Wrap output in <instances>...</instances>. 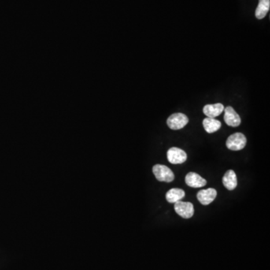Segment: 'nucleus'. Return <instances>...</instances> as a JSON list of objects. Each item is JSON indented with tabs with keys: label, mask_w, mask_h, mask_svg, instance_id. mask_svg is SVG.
I'll return each instance as SVG.
<instances>
[{
	"label": "nucleus",
	"mask_w": 270,
	"mask_h": 270,
	"mask_svg": "<svg viewBox=\"0 0 270 270\" xmlns=\"http://www.w3.org/2000/svg\"><path fill=\"white\" fill-rule=\"evenodd\" d=\"M222 182L227 190H234L237 186V177L235 172L233 170L227 171L223 176Z\"/></svg>",
	"instance_id": "nucleus-10"
},
{
	"label": "nucleus",
	"mask_w": 270,
	"mask_h": 270,
	"mask_svg": "<svg viewBox=\"0 0 270 270\" xmlns=\"http://www.w3.org/2000/svg\"><path fill=\"white\" fill-rule=\"evenodd\" d=\"M203 126L206 132L212 134L220 129L222 127V123L214 118L206 117L203 121Z\"/></svg>",
	"instance_id": "nucleus-11"
},
{
	"label": "nucleus",
	"mask_w": 270,
	"mask_h": 270,
	"mask_svg": "<svg viewBox=\"0 0 270 270\" xmlns=\"http://www.w3.org/2000/svg\"><path fill=\"white\" fill-rule=\"evenodd\" d=\"M224 110V105L221 103H217L214 105H205L203 109V112L207 117L215 118L222 114Z\"/></svg>",
	"instance_id": "nucleus-9"
},
{
	"label": "nucleus",
	"mask_w": 270,
	"mask_h": 270,
	"mask_svg": "<svg viewBox=\"0 0 270 270\" xmlns=\"http://www.w3.org/2000/svg\"><path fill=\"white\" fill-rule=\"evenodd\" d=\"M168 161L173 164L184 163L187 159V154L182 149L177 147H172L167 153Z\"/></svg>",
	"instance_id": "nucleus-5"
},
{
	"label": "nucleus",
	"mask_w": 270,
	"mask_h": 270,
	"mask_svg": "<svg viewBox=\"0 0 270 270\" xmlns=\"http://www.w3.org/2000/svg\"><path fill=\"white\" fill-rule=\"evenodd\" d=\"M153 172L157 180L159 182H171L174 181V173L167 166L156 164L153 166Z\"/></svg>",
	"instance_id": "nucleus-2"
},
{
	"label": "nucleus",
	"mask_w": 270,
	"mask_h": 270,
	"mask_svg": "<svg viewBox=\"0 0 270 270\" xmlns=\"http://www.w3.org/2000/svg\"><path fill=\"white\" fill-rule=\"evenodd\" d=\"M224 119L226 124L231 127H237L241 124V118L232 107L224 108Z\"/></svg>",
	"instance_id": "nucleus-6"
},
{
	"label": "nucleus",
	"mask_w": 270,
	"mask_h": 270,
	"mask_svg": "<svg viewBox=\"0 0 270 270\" xmlns=\"http://www.w3.org/2000/svg\"><path fill=\"white\" fill-rule=\"evenodd\" d=\"M174 209L176 213L183 219H191L194 216V206L191 203L177 201L174 204Z\"/></svg>",
	"instance_id": "nucleus-4"
},
{
	"label": "nucleus",
	"mask_w": 270,
	"mask_h": 270,
	"mask_svg": "<svg viewBox=\"0 0 270 270\" xmlns=\"http://www.w3.org/2000/svg\"><path fill=\"white\" fill-rule=\"evenodd\" d=\"M189 118L184 113H174L168 117L167 124L168 127L172 130H179L184 128L189 123Z\"/></svg>",
	"instance_id": "nucleus-3"
},
{
	"label": "nucleus",
	"mask_w": 270,
	"mask_h": 270,
	"mask_svg": "<svg viewBox=\"0 0 270 270\" xmlns=\"http://www.w3.org/2000/svg\"><path fill=\"white\" fill-rule=\"evenodd\" d=\"M186 195L184 191L180 189H171L166 194V200L168 203L175 204L177 201H181Z\"/></svg>",
	"instance_id": "nucleus-12"
},
{
	"label": "nucleus",
	"mask_w": 270,
	"mask_h": 270,
	"mask_svg": "<svg viewBox=\"0 0 270 270\" xmlns=\"http://www.w3.org/2000/svg\"><path fill=\"white\" fill-rule=\"evenodd\" d=\"M247 143V139L242 133L233 134L227 138L226 146L230 150L239 151L245 148Z\"/></svg>",
	"instance_id": "nucleus-1"
},
{
	"label": "nucleus",
	"mask_w": 270,
	"mask_h": 270,
	"mask_svg": "<svg viewBox=\"0 0 270 270\" xmlns=\"http://www.w3.org/2000/svg\"><path fill=\"white\" fill-rule=\"evenodd\" d=\"M270 0H259L258 5L255 11V16L259 20L264 19L270 11Z\"/></svg>",
	"instance_id": "nucleus-13"
},
{
	"label": "nucleus",
	"mask_w": 270,
	"mask_h": 270,
	"mask_svg": "<svg viewBox=\"0 0 270 270\" xmlns=\"http://www.w3.org/2000/svg\"><path fill=\"white\" fill-rule=\"evenodd\" d=\"M186 183L189 187L201 188L205 186L207 182L205 179L201 177L199 174L190 172L186 175Z\"/></svg>",
	"instance_id": "nucleus-8"
},
{
	"label": "nucleus",
	"mask_w": 270,
	"mask_h": 270,
	"mask_svg": "<svg viewBox=\"0 0 270 270\" xmlns=\"http://www.w3.org/2000/svg\"><path fill=\"white\" fill-rule=\"evenodd\" d=\"M217 196L216 189L209 188L207 189L200 191L197 194V198L203 205L206 206L213 202Z\"/></svg>",
	"instance_id": "nucleus-7"
}]
</instances>
